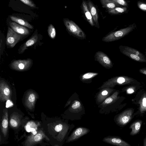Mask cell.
Listing matches in <instances>:
<instances>
[{
	"label": "cell",
	"mask_w": 146,
	"mask_h": 146,
	"mask_svg": "<svg viewBox=\"0 0 146 146\" xmlns=\"http://www.w3.org/2000/svg\"><path fill=\"white\" fill-rule=\"evenodd\" d=\"M136 27V25L134 23L125 28L110 33L104 37L102 40L103 42H110L118 40L128 35Z\"/></svg>",
	"instance_id": "1"
},
{
	"label": "cell",
	"mask_w": 146,
	"mask_h": 146,
	"mask_svg": "<svg viewBox=\"0 0 146 146\" xmlns=\"http://www.w3.org/2000/svg\"><path fill=\"white\" fill-rule=\"evenodd\" d=\"M119 48L122 53L132 59L138 62H146V58L145 56L138 50L123 45L120 46Z\"/></svg>",
	"instance_id": "2"
},
{
	"label": "cell",
	"mask_w": 146,
	"mask_h": 146,
	"mask_svg": "<svg viewBox=\"0 0 146 146\" xmlns=\"http://www.w3.org/2000/svg\"><path fill=\"white\" fill-rule=\"evenodd\" d=\"M64 23L68 32L73 36L81 39H85L86 35L82 29L72 21L64 18Z\"/></svg>",
	"instance_id": "3"
},
{
	"label": "cell",
	"mask_w": 146,
	"mask_h": 146,
	"mask_svg": "<svg viewBox=\"0 0 146 146\" xmlns=\"http://www.w3.org/2000/svg\"><path fill=\"white\" fill-rule=\"evenodd\" d=\"M23 36L17 33L11 27H8L6 39L7 45L11 48L13 47Z\"/></svg>",
	"instance_id": "4"
},
{
	"label": "cell",
	"mask_w": 146,
	"mask_h": 146,
	"mask_svg": "<svg viewBox=\"0 0 146 146\" xmlns=\"http://www.w3.org/2000/svg\"><path fill=\"white\" fill-rule=\"evenodd\" d=\"M44 139L49 140L44 132L40 130L36 135H31L29 136L25 141V146H33Z\"/></svg>",
	"instance_id": "5"
},
{
	"label": "cell",
	"mask_w": 146,
	"mask_h": 146,
	"mask_svg": "<svg viewBox=\"0 0 146 146\" xmlns=\"http://www.w3.org/2000/svg\"><path fill=\"white\" fill-rule=\"evenodd\" d=\"M133 110L132 109L126 110L121 114L116 119V123L119 125L123 126L128 123L132 118Z\"/></svg>",
	"instance_id": "6"
},
{
	"label": "cell",
	"mask_w": 146,
	"mask_h": 146,
	"mask_svg": "<svg viewBox=\"0 0 146 146\" xmlns=\"http://www.w3.org/2000/svg\"><path fill=\"white\" fill-rule=\"evenodd\" d=\"M94 58L97 61L106 68H110L113 66L109 57L103 52L99 51L96 52Z\"/></svg>",
	"instance_id": "7"
},
{
	"label": "cell",
	"mask_w": 146,
	"mask_h": 146,
	"mask_svg": "<svg viewBox=\"0 0 146 146\" xmlns=\"http://www.w3.org/2000/svg\"><path fill=\"white\" fill-rule=\"evenodd\" d=\"M90 131V130L86 127H79L76 129L72 133L67 139L66 142H70L76 141L84 135Z\"/></svg>",
	"instance_id": "8"
},
{
	"label": "cell",
	"mask_w": 146,
	"mask_h": 146,
	"mask_svg": "<svg viewBox=\"0 0 146 146\" xmlns=\"http://www.w3.org/2000/svg\"><path fill=\"white\" fill-rule=\"evenodd\" d=\"M135 80L127 76L117 77L112 78L110 81V86H113L117 84L124 85L133 84Z\"/></svg>",
	"instance_id": "9"
},
{
	"label": "cell",
	"mask_w": 146,
	"mask_h": 146,
	"mask_svg": "<svg viewBox=\"0 0 146 146\" xmlns=\"http://www.w3.org/2000/svg\"><path fill=\"white\" fill-rule=\"evenodd\" d=\"M103 141L108 143L117 146H131L128 143L118 137L108 136L104 138Z\"/></svg>",
	"instance_id": "10"
},
{
	"label": "cell",
	"mask_w": 146,
	"mask_h": 146,
	"mask_svg": "<svg viewBox=\"0 0 146 146\" xmlns=\"http://www.w3.org/2000/svg\"><path fill=\"white\" fill-rule=\"evenodd\" d=\"M89 10L90 12L95 26L98 29L100 28L98 22V17L97 8L93 3L90 0L87 2Z\"/></svg>",
	"instance_id": "11"
},
{
	"label": "cell",
	"mask_w": 146,
	"mask_h": 146,
	"mask_svg": "<svg viewBox=\"0 0 146 146\" xmlns=\"http://www.w3.org/2000/svg\"><path fill=\"white\" fill-rule=\"evenodd\" d=\"M9 25L14 31L19 35L24 36L29 35L30 33L29 31L27 28L15 22H10Z\"/></svg>",
	"instance_id": "12"
},
{
	"label": "cell",
	"mask_w": 146,
	"mask_h": 146,
	"mask_svg": "<svg viewBox=\"0 0 146 146\" xmlns=\"http://www.w3.org/2000/svg\"><path fill=\"white\" fill-rule=\"evenodd\" d=\"M38 39V35L37 33L33 34L32 36L25 42L19 50V53H23L27 48L36 43Z\"/></svg>",
	"instance_id": "13"
},
{
	"label": "cell",
	"mask_w": 146,
	"mask_h": 146,
	"mask_svg": "<svg viewBox=\"0 0 146 146\" xmlns=\"http://www.w3.org/2000/svg\"><path fill=\"white\" fill-rule=\"evenodd\" d=\"M82 8L84 15L88 22L92 26H95L92 17L88 8L87 1L84 0L82 1Z\"/></svg>",
	"instance_id": "14"
},
{
	"label": "cell",
	"mask_w": 146,
	"mask_h": 146,
	"mask_svg": "<svg viewBox=\"0 0 146 146\" xmlns=\"http://www.w3.org/2000/svg\"><path fill=\"white\" fill-rule=\"evenodd\" d=\"M142 124L141 120H138L134 122L130 125L129 128L131 129L130 135H134L137 134L139 132Z\"/></svg>",
	"instance_id": "15"
},
{
	"label": "cell",
	"mask_w": 146,
	"mask_h": 146,
	"mask_svg": "<svg viewBox=\"0 0 146 146\" xmlns=\"http://www.w3.org/2000/svg\"><path fill=\"white\" fill-rule=\"evenodd\" d=\"M10 17L13 21L18 24L31 29L34 28L33 26L28 22L21 18L13 16H11Z\"/></svg>",
	"instance_id": "16"
},
{
	"label": "cell",
	"mask_w": 146,
	"mask_h": 146,
	"mask_svg": "<svg viewBox=\"0 0 146 146\" xmlns=\"http://www.w3.org/2000/svg\"><path fill=\"white\" fill-rule=\"evenodd\" d=\"M100 1L102 7L108 10L112 9L119 6L111 0H100Z\"/></svg>",
	"instance_id": "17"
},
{
	"label": "cell",
	"mask_w": 146,
	"mask_h": 146,
	"mask_svg": "<svg viewBox=\"0 0 146 146\" xmlns=\"http://www.w3.org/2000/svg\"><path fill=\"white\" fill-rule=\"evenodd\" d=\"M8 125V115L7 114H6L3 119L1 126L2 133L5 137L7 134Z\"/></svg>",
	"instance_id": "18"
},
{
	"label": "cell",
	"mask_w": 146,
	"mask_h": 146,
	"mask_svg": "<svg viewBox=\"0 0 146 146\" xmlns=\"http://www.w3.org/2000/svg\"><path fill=\"white\" fill-rule=\"evenodd\" d=\"M127 10L126 7H117L111 10H108V12L112 15H117L123 14Z\"/></svg>",
	"instance_id": "19"
},
{
	"label": "cell",
	"mask_w": 146,
	"mask_h": 146,
	"mask_svg": "<svg viewBox=\"0 0 146 146\" xmlns=\"http://www.w3.org/2000/svg\"><path fill=\"white\" fill-rule=\"evenodd\" d=\"M139 110L141 113L146 112V94L145 93L141 98L139 101Z\"/></svg>",
	"instance_id": "20"
},
{
	"label": "cell",
	"mask_w": 146,
	"mask_h": 146,
	"mask_svg": "<svg viewBox=\"0 0 146 146\" xmlns=\"http://www.w3.org/2000/svg\"><path fill=\"white\" fill-rule=\"evenodd\" d=\"M48 33L50 37L54 39L56 36V31L54 27L52 24L49 25L48 27Z\"/></svg>",
	"instance_id": "21"
},
{
	"label": "cell",
	"mask_w": 146,
	"mask_h": 146,
	"mask_svg": "<svg viewBox=\"0 0 146 146\" xmlns=\"http://www.w3.org/2000/svg\"><path fill=\"white\" fill-rule=\"evenodd\" d=\"M118 93V92L114 93L111 97H110L107 98L105 100L104 103L106 104H109L111 103L114 100L116 99Z\"/></svg>",
	"instance_id": "22"
},
{
	"label": "cell",
	"mask_w": 146,
	"mask_h": 146,
	"mask_svg": "<svg viewBox=\"0 0 146 146\" xmlns=\"http://www.w3.org/2000/svg\"><path fill=\"white\" fill-rule=\"evenodd\" d=\"M10 123L12 127L17 128L19 125V122L16 119L12 118L10 120Z\"/></svg>",
	"instance_id": "23"
},
{
	"label": "cell",
	"mask_w": 146,
	"mask_h": 146,
	"mask_svg": "<svg viewBox=\"0 0 146 146\" xmlns=\"http://www.w3.org/2000/svg\"><path fill=\"white\" fill-rule=\"evenodd\" d=\"M98 74L95 73H88L83 75L82 77L83 80H87L92 78Z\"/></svg>",
	"instance_id": "24"
},
{
	"label": "cell",
	"mask_w": 146,
	"mask_h": 146,
	"mask_svg": "<svg viewBox=\"0 0 146 146\" xmlns=\"http://www.w3.org/2000/svg\"><path fill=\"white\" fill-rule=\"evenodd\" d=\"M112 1L117 4L126 7L128 5L126 2L124 0H111Z\"/></svg>",
	"instance_id": "25"
},
{
	"label": "cell",
	"mask_w": 146,
	"mask_h": 146,
	"mask_svg": "<svg viewBox=\"0 0 146 146\" xmlns=\"http://www.w3.org/2000/svg\"><path fill=\"white\" fill-rule=\"evenodd\" d=\"M23 3L31 7H36L35 5L30 0H20Z\"/></svg>",
	"instance_id": "26"
},
{
	"label": "cell",
	"mask_w": 146,
	"mask_h": 146,
	"mask_svg": "<svg viewBox=\"0 0 146 146\" xmlns=\"http://www.w3.org/2000/svg\"><path fill=\"white\" fill-rule=\"evenodd\" d=\"M137 6L141 10L146 11V3L139 1L137 3Z\"/></svg>",
	"instance_id": "27"
},
{
	"label": "cell",
	"mask_w": 146,
	"mask_h": 146,
	"mask_svg": "<svg viewBox=\"0 0 146 146\" xmlns=\"http://www.w3.org/2000/svg\"><path fill=\"white\" fill-rule=\"evenodd\" d=\"M66 127H63V125L62 124H59L55 126L54 130L57 132H60L62 131L63 129Z\"/></svg>",
	"instance_id": "28"
},
{
	"label": "cell",
	"mask_w": 146,
	"mask_h": 146,
	"mask_svg": "<svg viewBox=\"0 0 146 146\" xmlns=\"http://www.w3.org/2000/svg\"><path fill=\"white\" fill-rule=\"evenodd\" d=\"M135 91V88L134 86H131L128 87L126 90L127 93L129 94L134 93Z\"/></svg>",
	"instance_id": "29"
},
{
	"label": "cell",
	"mask_w": 146,
	"mask_h": 146,
	"mask_svg": "<svg viewBox=\"0 0 146 146\" xmlns=\"http://www.w3.org/2000/svg\"><path fill=\"white\" fill-rule=\"evenodd\" d=\"M80 102L78 101H75L72 106V108L73 109H76L80 107Z\"/></svg>",
	"instance_id": "30"
},
{
	"label": "cell",
	"mask_w": 146,
	"mask_h": 146,
	"mask_svg": "<svg viewBox=\"0 0 146 146\" xmlns=\"http://www.w3.org/2000/svg\"><path fill=\"white\" fill-rule=\"evenodd\" d=\"M35 99V97L34 94H32L29 96L28 100L30 102H33Z\"/></svg>",
	"instance_id": "31"
},
{
	"label": "cell",
	"mask_w": 146,
	"mask_h": 146,
	"mask_svg": "<svg viewBox=\"0 0 146 146\" xmlns=\"http://www.w3.org/2000/svg\"><path fill=\"white\" fill-rule=\"evenodd\" d=\"M10 92V90L9 89L7 88H5L3 90V93L5 95H9Z\"/></svg>",
	"instance_id": "32"
},
{
	"label": "cell",
	"mask_w": 146,
	"mask_h": 146,
	"mask_svg": "<svg viewBox=\"0 0 146 146\" xmlns=\"http://www.w3.org/2000/svg\"><path fill=\"white\" fill-rule=\"evenodd\" d=\"M139 71L141 73L146 75V69H141Z\"/></svg>",
	"instance_id": "33"
},
{
	"label": "cell",
	"mask_w": 146,
	"mask_h": 146,
	"mask_svg": "<svg viewBox=\"0 0 146 146\" xmlns=\"http://www.w3.org/2000/svg\"><path fill=\"white\" fill-rule=\"evenodd\" d=\"M108 94V92L106 90H104L103 91L101 94V95L104 96L107 95Z\"/></svg>",
	"instance_id": "34"
},
{
	"label": "cell",
	"mask_w": 146,
	"mask_h": 146,
	"mask_svg": "<svg viewBox=\"0 0 146 146\" xmlns=\"http://www.w3.org/2000/svg\"><path fill=\"white\" fill-rule=\"evenodd\" d=\"M11 104H12L10 102L9 100H8L6 104V107L7 108L9 106L11 105Z\"/></svg>",
	"instance_id": "35"
},
{
	"label": "cell",
	"mask_w": 146,
	"mask_h": 146,
	"mask_svg": "<svg viewBox=\"0 0 146 146\" xmlns=\"http://www.w3.org/2000/svg\"><path fill=\"white\" fill-rule=\"evenodd\" d=\"M143 146H146V133L145 137L143 140Z\"/></svg>",
	"instance_id": "36"
}]
</instances>
